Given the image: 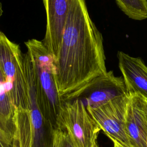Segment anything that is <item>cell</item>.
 I'll list each match as a JSON object with an SVG mask.
<instances>
[{"label": "cell", "instance_id": "cell-15", "mask_svg": "<svg viewBox=\"0 0 147 147\" xmlns=\"http://www.w3.org/2000/svg\"><path fill=\"white\" fill-rule=\"evenodd\" d=\"M12 147H20L18 141L17 139V138L15 136H13V145Z\"/></svg>", "mask_w": 147, "mask_h": 147}, {"label": "cell", "instance_id": "cell-13", "mask_svg": "<svg viewBox=\"0 0 147 147\" xmlns=\"http://www.w3.org/2000/svg\"><path fill=\"white\" fill-rule=\"evenodd\" d=\"M53 141L55 147H74L68 133L64 130L55 129Z\"/></svg>", "mask_w": 147, "mask_h": 147}, {"label": "cell", "instance_id": "cell-6", "mask_svg": "<svg viewBox=\"0 0 147 147\" xmlns=\"http://www.w3.org/2000/svg\"><path fill=\"white\" fill-rule=\"evenodd\" d=\"M129 94L98 107L86 109L100 130L122 147H131L125 131V113Z\"/></svg>", "mask_w": 147, "mask_h": 147}, {"label": "cell", "instance_id": "cell-5", "mask_svg": "<svg viewBox=\"0 0 147 147\" xmlns=\"http://www.w3.org/2000/svg\"><path fill=\"white\" fill-rule=\"evenodd\" d=\"M129 94L123 78L110 71L61 98L65 102L78 100L86 109H94Z\"/></svg>", "mask_w": 147, "mask_h": 147}, {"label": "cell", "instance_id": "cell-2", "mask_svg": "<svg viewBox=\"0 0 147 147\" xmlns=\"http://www.w3.org/2000/svg\"><path fill=\"white\" fill-rule=\"evenodd\" d=\"M25 45L32 60L41 105L47 109L51 123L56 129L63 101L57 90L55 58L42 41L30 39Z\"/></svg>", "mask_w": 147, "mask_h": 147}, {"label": "cell", "instance_id": "cell-10", "mask_svg": "<svg viewBox=\"0 0 147 147\" xmlns=\"http://www.w3.org/2000/svg\"><path fill=\"white\" fill-rule=\"evenodd\" d=\"M13 122V136H15L20 147H33V137L28 108L14 107Z\"/></svg>", "mask_w": 147, "mask_h": 147}, {"label": "cell", "instance_id": "cell-4", "mask_svg": "<svg viewBox=\"0 0 147 147\" xmlns=\"http://www.w3.org/2000/svg\"><path fill=\"white\" fill-rule=\"evenodd\" d=\"M56 129L65 130L74 147H92L100 130L78 100L63 101Z\"/></svg>", "mask_w": 147, "mask_h": 147}, {"label": "cell", "instance_id": "cell-11", "mask_svg": "<svg viewBox=\"0 0 147 147\" xmlns=\"http://www.w3.org/2000/svg\"><path fill=\"white\" fill-rule=\"evenodd\" d=\"M13 108L10 102L5 78L0 68V123L5 131L13 137Z\"/></svg>", "mask_w": 147, "mask_h": 147}, {"label": "cell", "instance_id": "cell-18", "mask_svg": "<svg viewBox=\"0 0 147 147\" xmlns=\"http://www.w3.org/2000/svg\"><path fill=\"white\" fill-rule=\"evenodd\" d=\"M113 143H114V147H118L117 145L115 143H114V142H113Z\"/></svg>", "mask_w": 147, "mask_h": 147}, {"label": "cell", "instance_id": "cell-8", "mask_svg": "<svg viewBox=\"0 0 147 147\" xmlns=\"http://www.w3.org/2000/svg\"><path fill=\"white\" fill-rule=\"evenodd\" d=\"M125 131L131 147H146L147 100L130 93L125 113Z\"/></svg>", "mask_w": 147, "mask_h": 147}, {"label": "cell", "instance_id": "cell-17", "mask_svg": "<svg viewBox=\"0 0 147 147\" xmlns=\"http://www.w3.org/2000/svg\"><path fill=\"white\" fill-rule=\"evenodd\" d=\"M92 147H98V144H97V143L96 144H95Z\"/></svg>", "mask_w": 147, "mask_h": 147}, {"label": "cell", "instance_id": "cell-3", "mask_svg": "<svg viewBox=\"0 0 147 147\" xmlns=\"http://www.w3.org/2000/svg\"><path fill=\"white\" fill-rule=\"evenodd\" d=\"M0 68L10 102L14 107L27 108L28 88L24 53L20 45L0 32Z\"/></svg>", "mask_w": 147, "mask_h": 147}, {"label": "cell", "instance_id": "cell-7", "mask_svg": "<svg viewBox=\"0 0 147 147\" xmlns=\"http://www.w3.org/2000/svg\"><path fill=\"white\" fill-rule=\"evenodd\" d=\"M47 17L46 32L42 40L49 52L56 57L66 19L74 0H42Z\"/></svg>", "mask_w": 147, "mask_h": 147}, {"label": "cell", "instance_id": "cell-1", "mask_svg": "<svg viewBox=\"0 0 147 147\" xmlns=\"http://www.w3.org/2000/svg\"><path fill=\"white\" fill-rule=\"evenodd\" d=\"M61 96L107 72L101 33L92 22L85 0H74L55 58Z\"/></svg>", "mask_w": 147, "mask_h": 147}, {"label": "cell", "instance_id": "cell-12", "mask_svg": "<svg viewBox=\"0 0 147 147\" xmlns=\"http://www.w3.org/2000/svg\"><path fill=\"white\" fill-rule=\"evenodd\" d=\"M121 10L130 18L143 20L147 18V0H115Z\"/></svg>", "mask_w": 147, "mask_h": 147}, {"label": "cell", "instance_id": "cell-21", "mask_svg": "<svg viewBox=\"0 0 147 147\" xmlns=\"http://www.w3.org/2000/svg\"><path fill=\"white\" fill-rule=\"evenodd\" d=\"M146 147H147V142H146Z\"/></svg>", "mask_w": 147, "mask_h": 147}, {"label": "cell", "instance_id": "cell-16", "mask_svg": "<svg viewBox=\"0 0 147 147\" xmlns=\"http://www.w3.org/2000/svg\"><path fill=\"white\" fill-rule=\"evenodd\" d=\"M3 9H2V5L0 2V18H1V16H2V14H3Z\"/></svg>", "mask_w": 147, "mask_h": 147}, {"label": "cell", "instance_id": "cell-20", "mask_svg": "<svg viewBox=\"0 0 147 147\" xmlns=\"http://www.w3.org/2000/svg\"><path fill=\"white\" fill-rule=\"evenodd\" d=\"M114 143H115V142H114ZM115 144H117V146H118V147H122V146H120V145H118V144H117V143H115Z\"/></svg>", "mask_w": 147, "mask_h": 147}, {"label": "cell", "instance_id": "cell-14", "mask_svg": "<svg viewBox=\"0 0 147 147\" xmlns=\"http://www.w3.org/2000/svg\"><path fill=\"white\" fill-rule=\"evenodd\" d=\"M13 137L9 134L0 123V147H12Z\"/></svg>", "mask_w": 147, "mask_h": 147}, {"label": "cell", "instance_id": "cell-9", "mask_svg": "<svg viewBox=\"0 0 147 147\" xmlns=\"http://www.w3.org/2000/svg\"><path fill=\"white\" fill-rule=\"evenodd\" d=\"M118 67L128 92L137 94L147 100V66L141 59L118 51Z\"/></svg>", "mask_w": 147, "mask_h": 147}, {"label": "cell", "instance_id": "cell-19", "mask_svg": "<svg viewBox=\"0 0 147 147\" xmlns=\"http://www.w3.org/2000/svg\"><path fill=\"white\" fill-rule=\"evenodd\" d=\"M52 147H55V143H54V141L53 140V145H52Z\"/></svg>", "mask_w": 147, "mask_h": 147}]
</instances>
